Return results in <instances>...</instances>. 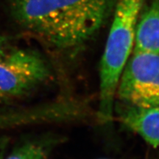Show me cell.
Returning <instances> with one entry per match:
<instances>
[{
  "label": "cell",
  "instance_id": "cell-5",
  "mask_svg": "<svg viewBox=\"0 0 159 159\" xmlns=\"http://www.w3.org/2000/svg\"><path fill=\"white\" fill-rule=\"evenodd\" d=\"M119 119L145 142L154 148H159V106L141 108L125 105Z\"/></svg>",
  "mask_w": 159,
  "mask_h": 159
},
{
  "label": "cell",
  "instance_id": "cell-3",
  "mask_svg": "<svg viewBox=\"0 0 159 159\" xmlns=\"http://www.w3.org/2000/svg\"><path fill=\"white\" fill-rule=\"evenodd\" d=\"M124 67L116 97L127 105L159 106V54L133 52Z\"/></svg>",
  "mask_w": 159,
  "mask_h": 159
},
{
  "label": "cell",
  "instance_id": "cell-1",
  "mask_svg": "<svg viewBox=\"0 0 159 159\" xmlns=\"http://www.w3.org/2000/svg\"><path fill=\"white\" fill-rule=\"evenodd\" d=\"M114 5V0H15L13 13L49 47L71 52L100 30Z\"/></svg>",
  "mask_w": 159,
  "mask_h": 159
},
{
  "label": "cell",
  "instance_id": "cell-7",
  "mask_svg": "<svg viewBox=\"0 0 159 159\" xmlns=\"http://www.w3.org/2000/svg\"><path fill=\"white\" fill-rule=\"evenodd\" d=\"M51 148L47 141H28L19 145L4 159H47Z\"/></svg>",
  "mask_w": 159,
  "mask_h": 159
},
{
  "label": "cell",
  "instance_id": "cell-2",
  "mask_svg": "<svg viewBox=\"0 0 159 159\" xmlns=\"http://www.w3.org/2000/svg\"><path fill=\"white\" fill-rule=\"evenodd\" d=\"M145 0H117L99 69L101 121L110 122L116 89L124 67L134 50L136 29Z\"/></svg>",
  "mask_w": 159,
  "mask_h": 159
},
{
  "label": "cell",
  "instance_id": "cell-4",
  "mask_svg": "<svg viewBox=\"0 0 159 159\" xmlns=\"http://www.w3.org/2000/svg\"><path fill=\"white\" fill-rule=\"evenodd\" d=\"M32 83L29 67L22 57L6 50L0 35V96L7 102L28 92Z\"/></svg>",
  "mask_w": 159,
  "mask_h": 159
},
{
  "label": "cell",
  "instance_id": "cell-6",
  "mask_svg": "<svg viewBox=\"0 0 159 159\" xmlns=\"http://www.w3.org/2000/svg\"><path fill=\"white\" fill-rule=\"evenodd\" d=\"M133 52L159 54V0H153L139 16Z\"/></svg>",
  "mask_w": 159,
  "mask_h": 159
},
{
  "label": "cell",
  "instance_id": "cell-8",
  "mask_svg": "<svg viewBox=\"0 0 159 159\" xmlns=\"http://www.w3.org/2000/svg\"><path fill=\"white\" fill-rule=\"evenodd\" d=\"M8 142V139L7 137L0 136V159L5 158Z\"/></svg>",
  "mask_w": 159,
  "mask_h": 159
},
{
  "label": "cell",
  "instance_id": "cell-9",
  "mask_svg": "<svg viewBox=\"0 0 159 159\" xmlns=\"http://www.w3.org/2000/svg\"><path fill=\"white\" fill-rule=\"evenodd\" d=\"M5 102H7V101H6L5 99H4L2 97V96H0V105H2V104H4V103H5Z\"/></svg>",
  "mask_w": 159,
  "mask_h": 159
}]
</instances>
